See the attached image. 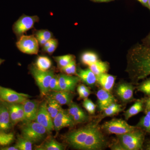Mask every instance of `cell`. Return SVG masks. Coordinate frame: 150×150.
Instances as JSON below:
<instances>
[{"label":"cell","instance_id":"6","mask_svg":"<svg viewBox=\"0 0 150 150\" xmlns=\"http://www.w3.org/2000/svg\"><path fill=\"white\" fill-rule=\"evenodd\" d=\"M137 127L129 125L121 118H114L105 122L100 128L108 134L120 135L133 131Z\"/></svg>","mask_w":150,"mask_h":150},{"label":"cell","instance_id":"17","mask_svg":"<svg viewBox=\"0 0 150 150\" xmlns=\"http://www.w3.org/2000/svg\"><path fill=\"white\" fill-rule=\"evenodd\" d=\"M12 125H15L24 121L25 115L23 103H9L8 106Z\"/></svg>","mask_w":150,"mask_h":150},{"label":"cell","instance_id":"31","mask_svg":"<svg viewBox=\"0 0 150 150\" xmlns=\"http://www.w3.org/2000/svg\"><path fill=\"white\" fill-rule=\"evenodd\" d=\"M32 142L20 136L18 138L17 142L15 146L18 150H32Z\"/></svg>","mask_w":150,"mask_h":150},{"label":"cell","instance_id":"29","mask_svg":"<svg viewBox=\"0 0 150 150\" xmlns=\"http://www.w3.org/2000/svg\"><path fill=\"white\" fill-rule=\"evenodd\" d=\"M54 60L57 63L59 69H62L69 65L73 60H75L74 56L71 54L64 56H56L54 57Z\"/></svg>","mask_w":150,"mask_h":150},{"label":"cell","instance_id":"34","mask_svg":"<svg viewBox=\"0 0 150 150\" xmlns=\"http://www.w3.org/2000/svg\"><path fill=\"white\" fill-rule=\"evenodd\" d=\"M77 91L79 95V99L84 100L88 98L91 93V91L88 87L83 84H80L78 86Z\"/></svg>","mask_w":150,"mask_h":150},{"label":"cell","instance_id":"4","mask_svg":"<svg viewBox=\"0 0 150 150\" xmlns=\"http://www.w3.org/2000/svg\"><path fill=\"white\" fill-rule=\"evenodd\" d=\"M47 132L46 128L36 121H29L21 128L22 137L33 144L41 141Z\"/></svg>","mask_w":150,"mask_h":150},{"label":"cell","instance_id":"44","mask_svg":"<svg viewBox=\"0 0 150 150\" xmlns=\"http://www.w3.org/2000/svg\"><path fill=\"white\" fill-rule=\"evenodd\" d=\"M139 1L140 3L142 4L143 6L149 8V6H148V0H137Z\"/></svg>","mask_w":150,"mask_h":150},{"label":"cell","instance_id":"13","mask_svg":"<svg viewBox=\"0 0 150 150\" xmlns=\"http://www.w3.org/2000/svg\"><path fill=\"white\" fill-rule=\"evenodd\" d=\"M80 81L77 76H70L64 74L59 75V87L61 91L74 92Z\"/></svg>","mask_w":150,"mask_h":150},{"label":"cell","instance_id":"25","mask_svg":"<svg viewBox=\"0 0 150 150\" xmlns=\"http://www.w3.org/2000/svg\"><path fill=\"white\" fill-rule=\"evenodd\" d=\"M46 102L47 110L53 120L63 108L61 105L50 97Z\"/></svg>","mask_w":150,"mask_h":150},{"label":"cell","instance_id":"47","mask_svg":"<svg viewBox=\"0 0 150 150\" xmlns=\"http://www.w3.org/2000/svg\"><path fill=\"white\" fill-rule=\"evenodd\" d=\"M148 6H149V8L150 10V0H148Z\"/></svg>","mask_w":150,"mask_h":150},{"label":"cell","instance_id":"18","mask_svg":"<svg viewBox=\"0 0 150 150\" xmlns=\"http://www.w3.org/2000/svg\"><path fill=\"white\" fill-rule=\"evenodd\" d=\"M74 95L73 92L60 91H52L50 94V97L55 100L61 105H69L73 102Z\"/></svg>","mask_w":150,"mask_h":150},{"label":"cell","instance_id":"14","mask_svg":"<svg viewBox=\"0 0 150 150\" xmlns=\"http://www.w3.org/2000/svg\"><path fill=\"white\" fill-rule=\"evenodd\" d=\"M67 111L76 124L85 123L88 121V115L79 105L73 102L69 105Z\"/></svg>","mask_w":150,"mask_h":150},{"label":"cell","instance_id":"33","mask_svg":"<svg viewBox=\"0 0 150 150\" xmlns=\"http://www.w3.org/2000/svg\"><path fill=\"white\" fill-rule=\"evenodd\" d=\"M14 136L13 133H6L0 131V146L10 144L13 142Z\"/></svg>","mask_w":150,"mask_h":150},{"label":"cell","instance_id":"22","mask_svg":"<svg viewBox=\"0 0 150 150\" xmlns=\"http://www.w3.org/2000/svg\"><path fill=\"white\" fill-rule=\"evenodd\" d=\"M145 102L143 100H138L131 107L124 112V115L126 120H129L134 115L143 111Z\"/></svg>","mask_w":150,"mask_h":150},{"label":"cell","instance_id":"26","mask_svg":"<svg viewBox=\"0 0 150 150\" xmlns=\"http://www.w3.org/2000/svg\"><path fill=\"white\" fill-rule=\"evenodd\" d=\"M88 67L97 76L107 73L109 69V65L107 62L98 60L94 64L88 66Z\"/></svg>","mask_w":150,"mask_h":150},{"label":"cell","instance_id":"39","mask_svg":"<svg viewBox=\"0 0 150 150\" xmlns=\"http://www.w3.org/2000/svg\"><path fill=\"white\" fill-rule=\"evenodd\" d=\"M35 36H39L42 38L47 41L52 38L53 36L52 33L47 30H38L35 33Z\"/></svg>","mask_w":150,"mask_h":150},{"label":"cell","instance_id":"12","mask_svg":"<svg viewBox=\"0 0 150 150\" xmlns=\"http://www.w3.org/2000/svg\"><path fill=\"white\" fill-rule=\"evenodd\" d=\"M54 129L58 132L65 127H73L75 125L72 118L67 110L62 109L53 119Z\"/></svg>","mask_w":150,"mask_h":150},{"label":"cell","instance_id":"2","mask_svg":"<svg viewBox=\"0 0 150 150\" xmlns=\"http://www.w3.org/2000/svg\"><path fill=\"white\" fill-rule=\"evenodd\" d=\"M126 71L131 73L150 66V47L137 44L131 48L127 55Z\"/></svg>","mask_w":150,"mask_h":150},{"label":"cell","instance_id":"28","mask_svg":"<svg viewBox=\"0 0 150 150\" xmlns=\"http://www.w3.org/2000/svg\"><path fill=\"white\" fill-rule=\"evenodd\" d=\"M52 66V62L48 57L40 56L37 58L35 62V67L40 71H47L50 69Z\"/></svg>","mask_w":150,"mask_h":150},{"label":"cell","instance_id":"37","mask_svg":"<svg viewBox=\"0 0 150 150\" xmlns=\"http://www.w3.org/2000/svg\"><path fill=\"white\" fill-rule=\"evenodd\" d=\"M138 91L150 97V78L144 81L137 87Z\"/></svg>","mask_w":150,"mask_h":150},{"label":"cell","instance_id":"27","mask_svg":"<svg viewBox=\"0 0 150 150\" xmlns=\"http://www.w3.org/2000/svg\"><path fill=\"white\" fill-rule=\"evenodd\" d=\"M81 62L84 65L89 66L94 64L99 60L98 56L96 53L92 51H86L82 54Z\"/></svg>","mask_w":150,"mask_h":150},{"label":"cell","instance_id":"49","mask_svg":"<svg viewBox=\"0 0 150 150\" xmlns=\"http://www.w3.org/2000/svg\"></svg>","mask_w":150,"mask_h":150},{"label":"cell","instance_id":"7","mask_svg":"<svg viewBox=\"0 0 150 150\" xmlns=\"http://www.w3.org/2000/svg\"><path fill=\"white\" fill-rule=\"evenodd\" d=\"M16 46L19 50L24 54H37L39 51V43L33 35H22L17 42Z\"/></svg>","mask_w":150,"mask_h":150},{"label":"cell","instance_id":"30","mask_svg":"<svg viewBox=\"0 0 150 150\" xmlns=\"http://www.w3.org/2000/svg\"><path fill=\"white\" fill-rule=\"evenodd\" d=\"M137 126L150 133V110L146 111V115L141 118Z\"/></svg>","mask_w":150,"mask_h":150},{"label":"cell","instance_id":"11","mask_svg":"<svg viewBox=\"0 0 150 150\" xmlns=\"http://www.w3.org/2000/svg\"><path fill=\"white\" fill-rule=\"evenodd\" d=\"M35 121L46 128L48 133L51 132L54 130L53 120L47 110L46 102L42 103L39 106L38 113Z\"/></svg>","mask_w":150,"mask_h":150},{"label":"cell","instance_id":"16","mask_svg":"<svg viewBox=\"0 0 150 150\" xmlns=\"http://www.w3.org/2000/svg\"><path fill=\"white\" fill-rule=\"evenodd\" d=\"M22 103L24 110L25 120L28 122L35 121L39 110L38 102L36 100L27 99Z\"/></svg>","mask_w":150,"mask_h":150},{"label":"cell","instance_id":"21","mask_svg":"<svg viewBox=\"0 0 150 150\" xmlns=\"http://www.w3.org/2000/svg\"><path fill=\"white\" fill-rule=\"evenodd\" d=\"M11 123L9 112L7 106H0V131L6 132L11 128Z\"/></svg>","mask_w":150,"mask_h":150},{"label":"cell","instance_id":"15","mask_svg":"<svg viewBox=\"0 0 150 150\" xmlns=\"http://www.w3.org/2000/svg\"><path fill=\"white\" fill-rule=\"evenodd\" d=\"M97 105L98 110L102 111L105 108L111 103L116 102L115 97L111 92L107 91L103 88L100 89L97 92Z\"/></svg>","mask_w":150,"mask_h":150},{"label":"cell","instance_id":"45","mask_svg":"<svg viewBox=\"0 0 150 150\" xmlns=\"http://www.w3.org/2000/svg\"><path fill=\"white\" fill-rule=\"evenodd\" d=\"M95 2H107L113 0H91Z\"/></svg>","mask_w":150,"mask_h":150},{"label":"cell","instance_id":"41","mask_svg":"<svg viewBox=\"0 0 150 150\" xmlns=\"http://www.w3.org/2000/svg\"><path fill=\"white\" fill-rule=\"evenodd\" d=\"M143 42L145 46L150 47V33L144 39Z\"/></svg>","mask_w":150,"mask_h":150},{"label":"cell","instance_id":"5","mask_svg":"<svg viewBox=\"0 0 150 150\" xmlns=\"http://www.w3.org/2000/svg\"><path fill=\"white\" fill-rule=\"evenodd\" d=\"M30 71L40 89V94L42 96L46 95L49 91L50 81L55 75L54 70L43 71L38 69L35 67H33Z\"/></svg>","mask_w":150,"mask_h":150},{"label":"cell","instance_id":"1","mask_svg":"<svg viewBox=\"0 0 150 150\" xmlns=\"http://www.w3.org/2000/svg\"><path fill=\"white\" fill-rule=\"evenodd\" d=\"M99 122H92L85 126L70 132L66 137V142L76 149L101 150L108 145Z\"/></svg>","mask_w":150,"mask_h":150},{"label":"cell","instance_id":"10","mask_svg":"<svg viewBox=\"0 0 150 150\" xmlns=\"http://www.w3.org/2000/svg\"><path fill=\"white\" fill-rule=\"evenodd\" d=\"M134 89L135 88L132 83L122 82L116 86L115 93L120 101L127 103L134 100Z\"/></svg>","mask_w":150,"mask_h":150},{"label":"cell","instance_id":"32","mask_svg":"<svg viewBox=\"0 0 150 150\" xmlns=\"http://www.w3.org/2000/svg\"><path fill=\"white\" fill-rule=\"evenodd\" d=\"M58 41L57 39L51 38L43 46V51L48 54H52L57 48Z\"/></svg>","mask_w":150,"mask_h":150},{"label":"cell","instance_id":"23","mask_svg":"<svg viewBox=\"0 0 150 150\" xmlns=\"http://www.w3.org/2000/svg\"><path fill=\"white\" fill-rule=\"evenodd\" d=\"M123 110V107L121 104H118L116 102L111 103L103 110L102 114L98 121L99 122L100 120L106 117H111L118 114Z\"/></svg>","mask_w":150,"mask_h":150},{"label":"cell","instance_id":"42","mask_svg":"<svg viewBox=\"0 0 150 150\" xmlns=\"http://www.w3.org/2000/svg\"><path fill=\"white\" fill-rule=\"evenodd\" d=\"M145 109L146 111L150 109V97L145 102Z\"/></svg>","mask_w":150,"mask_h":150},{"label":"cell","instance_id":"8","mask_svg":"<svg viewBox=\"0 0 150 150\" xmlns=\"http://www.w3.org/2000/svg\"><path fill=\"white\" fill-rule=\"evenodd\" d=\"M39 20L37 16H28L23 15L14 24V32L16 35L21 36L25 33L32 28L34 24L39 21Z\"/></svg>","mask_w":150,"mask_h":150},{"label":"cell","instance_id":"35","mask_svg":"<svg viewBox=\"0 0 150 150\" xmlns=\"http://www.w3.org/2000/svg\"><path fill=\"white\" fill-rule=\"evenodd\" d=\"M60 69L63 74L70 75V76L76 75L77 72V68L75 59L73 60L72 62L70 63L69 65H67L66 67H63Z\"/></svg>","mask_w":150,"mask_h":150},{"label":"cell","instance_id":"19","mask_svg":"<svg viewBox=\"0 0 150 150\" xmlns=\"http://www.w3.org/2000/svg\"><path fill=\"white\" fill-rule=\"evenodd\" d=\"M76 75L84 83L91 87L94 86L97 83L96 76L89 68L86 69L79 68Z\"/></svg>","mask_w":150,"mask_h":150},{"label":"cell","instance_id":"38","mask_svg":"<svg viewBox=\"0 0 150 150\" xmlns=\"http://www.w3.org/2000/svg\"><path fill=\"white\" fill-rule=\"evenodd\" d=\"M49 91H61L59 87V75H54L51 79L49 85Z\"/></svg>","mask_w":150,"mask_h":150},{"label":"cell","instance_id":"3","mask_svg":"<svg viewBox=\"0 0 150 150\" xmlns=\"http://www.w3.org/2000/svg\"><path fill=\"white\" fill-rule=\"evenodd\" d=\"M118 142L123 150H142L144 141V132L140 129H136L122 135H117Z\"/></svg>","mask_w":150,"mask_h":150},{"label":"cell","instance_id":"9","mask_svg":"<svg viewBox=\"0 0 150 150\" xmlns=\"http://www.w3.org/2000/svg\"><path fill=\"white\" fill-rule=\"evenodd\" d=\"M30 97L28 95L19 93L10 88L0 86V100L8 103H22Z\"/></svg>","mask_w":150,"mask_h":150},{"label":"cell","instance_id":"24","mask_svg":"<svg viewBox=\"0 0 150 150\" xmlns=\"http://www.w3.org/2000/svg\"><path fill=\"white\" fill-rule=\"evenodd\" d=\"M38 150H63L65 149L64 146L52 138H49L44 142L43 145L35 148Z\"/></svg>","mask_w":150,"mask_h":150},{"label":"cell","instance_id":"36","mask_svg":"<svg viewBox=\"0 0 150 150\" xmlns=\"http://www.w3.org/2000/svg\"><path fill=\"white\" fill-rule=\"evenodd\" d=\"M83 106L90 115H94L96 110V105L88 98L83 100Z\"/></svg>","mask_w":150,"mask_h":150},{"label":"cell","instance_id":"40","mask_svg":"<svg viewBox=\"0 0 150 150\" xmlns=\"http://www.w3.org/2000/svg\"><path fill=\"white\" fill-rule=\"evenodd\" d=\"M110 149L113 150H123V148L118 142L115 144H113L111 146Z\"/></svg>","mask_w":150,"mask_h":150},{"label":"cell","instance_id":"43","mask_svg":"<svg viewBox=\"0 0 150 150\" xmlns=\"http://www.w3.org/2000/svg\"><path fill=\"white\" fill-rule=\"evenodd\" d=\"M1 150H18V149L17 148L16 146H13L6 147H4L1 148L0 149Z\"/></svg>","mask_w":150,"mask_h":150},{"label":"cell","instance_id":"48","mask_svg":"<svg viewBox=\"0 0 150 150\" xmlns=\"http://www.w3.org/2000/svg\"><path fill=\"white\" fill-rule=\"evenodd\" d=\"M146 149L150 150V144L149 145V146H148V147H147V148Z\"/></svg>","mask_w":150,"mask_h":150},{"label":"cell","instance_id":"46","mask_svg":"<svg viewBox=\"0 0 150 150\" xmlns=\"http://www.w3.org/2000/svg\"><path fill=\"white\" fill-rule=\"evenodd\" d=\"M5 60H4V59H0V66H1V64Z\"/></svg>","mask_w":150,"mask_h":150},{"label":"cell","instance_id":"20","mask_svg":"<svg viewBox=\"0 0 150 150\" xmlns=\"http://www.w3.org/2000/svg\"><path fill=\"white\" fill-rule=\"evenodd\" d=\"M96 78L97 83L102 88L111 92L115 85L116 77L106 73L97 76Z\"/></svg>","mask_w":150,"mask_h":150}]
</instances>
